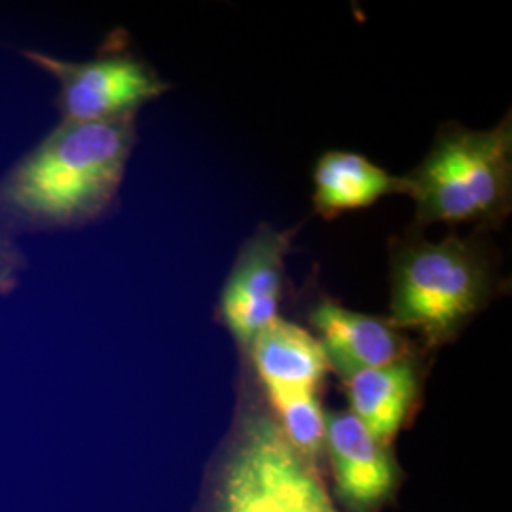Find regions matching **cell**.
I'll list each match as a JSON object with an SVG mask.
<instances>
[{
  "mask_svg": "<svg viewBox=\"0 0 512 512\" xmlns=\"http://www.w3.org/2000/svg\"><path fill=\"white\" fill-rule=\"evenodd\" d=\"M135 141V116L59 122L0 179V219L16 236L99 219L122 186Z\"/></svg>",
  "mask_w": 512,
  "mask_h": 512,
  "instance_id": "obj_1",
  "label": "cell"
},
{
  "mask_svg": "<svg viewBox=\"0 0 512 512\" xmlns=\"http://www.w3.org/2000/svg\"><path fill=\"white\" fill-rule=\"evenodd\" d=\"M404 179L423 224L503 219L511 209V116L492 129H444Z\"/></svg>",
  "mask_w": 512,
  "mask_h": 512,
  "instance_id": "obj_2",
  "label": "cell"
},
{
  "mask_svg": "<svg viewBox=\"0 0 512 512\" xmlns=\"http://www.w3.org/2000/svg\"><path fill=\"white\" fill-rule=\"evenodd\" d=\"M494 283L490 260L473 241H410L393 256L391 323L442 342L488 304Z\"/></svg>",
  "mask_w": 512,
  "mask_h": 512,
  "instance_id": "obj_3",
  "label": "cell"
},
{
  "mask_svg": "<svg viewBox=\"0 0 512 512\" xmlns=\"http://www.w3.org/2000/svg\"><path fill=\"white\" fill-rule=\"evenodd\" d=\"M205 512H338L313 461L298 454L268 414L241 421L211 480Z\"/></svg>",
  "mask_w": 512,
  "mask_h": 512,
  "instance_id": "obj_4",
  "label": "cell"
},
{
  "mask_svg": "<svg viewBox=\"0 0 512 512\" xmlns=\"http://www.w3.org/2000/svg\"><path fill=\"white\" fill-rule=\"evenodd\" d=\"M23 55L57 82L61 122L69 124L135 116L143 105L169 90V82L133 55H101L92 61H69L37 50Z\"/></svg>",
  "mask_w": 512,
  "mask_h": 512,
  "instance_id": "obj_5",
  "label": "cell"
},
{
  "mask_svg": "<svg viewBox=\"0 0 512 512\" xmlns=\"http://www.w3.org/2000/svg\"><path fill=\"white\" fill-rule=\"evenodd\" d=\"M289 243V234L264 226L239 253L220 296V317L241 346L249 348L279 317Z\"/></svg>",
  "mask_w": 512,
  "mask_h": 512,
  "instance_id": "obj_6",
  "label": "cell"
},
{
  "mask_svg": "<svg viewBox=\"0 0 512 512\" xmlns=\"http://www.w3.org/2000/svg\"><path fill=\"white\" fill-rule=\"evenodd\" d=\"M325 450L336 494L349 512L378 511L391 497L397 486L391 452L351 412L327 416Z\"/></svg>",
  "mask_w": 512,
  "mask_h": 512,
  "instance_id": "obj_7",
  "label": "cell"
},
{
  "mask_svg": "<svg viewBox=\"0 0 512 512\" xmlns=\"http://www.w3.org/2000/svg\"><path fill=\"white\" fill-rule=\"evenodd\" d=\"M310 321L330 368L342 378L408 359L406 340L391 319L365 315L323 300L311 311Z\"/></svg>",
  "mask_w": 512,
  "mask_h": 512,
  "instance_id": "obj_8",
  "label": "cell"
},
{
  "mask_svg": "<svg viewBox=\"0 0 512 512\" xmlns=\"http://www.w3.org/2000/svg\"><path fill=\"white\" fill-rule=\"evenodd\" d=\"M249 351L266 395L317 391L330 370L319 340L281 317L256 336Z\"/></svg>",
  "mask_w": 512,
  "mask_h": 512,
  "instance_id": "obj_9",
  "label": "cell"
},
{
  "mask_svg": "<svg viewBox=\"0 0 512 512\" xmlns=\"http://www.w3.org/2000/svg\"><path fill=\"white\" fill-rule=\"evenodd\" d=\"M351 414L389 446L418 395V370L410 359L344 376Z\"/></svg>",
  "mask_w": 512,
  "mask_h": 512,
  "instance_id": "obj_10",
  "label": "cell"
},
{
  "mask_svg": "<svg viewBox=\"0 0 512 512\" xmlns=\"http://www.w3.org/2000/svg\"><path fill=\"white\" fill-rule=\"evenodd\" d=\"M313 203L332 219L346 211L370 207L389 194H406V179L387 173L355 152H327L313 171Z\"/></svg>",
  "mask_w": 512,
  "mask_h": 512,
  "instance_id": "obj_11",
  "label": "cell"
},
{
  "mask_svg": "<svg viewBox=\"0 0 512 512\" xmlns=\"http://www.w3.org/2000/svg\"><path fill=\"white\" fill-rule=\"evenodd\" d=\"M268 399L283 437L304 458L310 461L317 458L321 450H325L327 431V416L321 408L317 391L270 393Z\"/></svg>",
  "mask_w": 512,
  "mask_h": 512,
  "instance_id": "obj_12",
  "label": "cell"
},
{
  "mask_svg": "<svg viewBox=\"0 0 512 512\" xmlns=\"http://www.w3.org/2000/svg\"><path fill=\"white\" fill-rule=\"evenodd\" d=\"M27 258L19 247L18 236L0 219V296L12 293L27 270Z\"/></svg>",
  "mask_w": 512,
  "mask_h": 512,
  "instance_id": "obj_13",
  "label": "cell"
}]
</instances>
